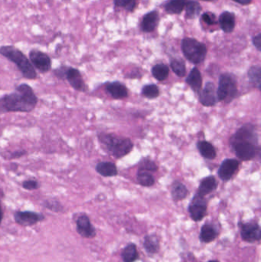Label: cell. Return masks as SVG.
I'll use <instances>...</instances> for the list:
<instances>
[{
  "label": "cell",
  "instance_id": "1",
  "mask_svg": "<svg viewBox=\"0 0 261 262\" xmlns=\"http://www.w3.org/2000/svg\"><path fill=\"white\" fill-rule=\"evenodd\" d=\"M38 97L27 84L17 86L14 92L0 98V113H29L36 108Z\"/></svg>",
  "mask_w": 261,
  "mask_h": 262
},
{
  "label": "cell",
  "instance_id": "2",
  "mask_svg": "<svg viewBox=\"0 0 261 262\" xmlns=\"http://www.w3.org/2000/svg\"><path fill=\"white\" fill-rule=\"evenodd\" d=\"M0 55L14 63L16 67L20 70L25 78L29 80H35L37 78V72L34 68L30 60L19 50L18 48L10 45H6L0 48Z\"/></svg>",
  "mask_w": 261,
  "mask_h": 262
},
{
  "label": "cell",
  "instance_id": "3",
  "mask_svg": "<svg viewBox=\"0 0 261 262\" xmlns=\"http://www.w3.org/2000/svg\"><path fill=\"white\" fill-rule=\"evenodd\" d=\"M98 140L108 153L117 159L124 157L133 150V143L129 138L117 137L114 134L101 133Z\"/></svg>",
  "mask_w": 261,
  "mask_h": 262
},
{
  "label": "cell",
  "instance_id": "4",
  "mask_svg": "<svg viewBox=\"0 0 261 262\" xmlns=\"http://www.w3.org/2000/svg\"><path fill=\"white\" fill-rule=\"evenodd\" d=\"M237 81L235 75L231 73L221 74L216 90L218 102L230 103L237 97Z\"/></svg>",
  "mask_w": 261,
  "mask_h": 262
},
{
  "label": "cell",
  "instance_id": "5",
  "mask_svg": "<svg viewBox=\"0 0 261 262\" xmlns=\"http://www.w3.org/2000/svg\"><path fill=\"white\" fill-rule=\"evenodd\" d=\"M55 77L60 80H66L73 89L79 92H86V85L81 73L72 67L61 66L54 70Z\"/></svg>",
  "mask_w": 261,
  "mask_h": 262
},
{
  "label": "cell",
  "instance_id": "6",
  "mask_svg": "<svg viewBox=\"0 0 261 262\" xmlns=\"http://www.w3.org/2000/svg\"><path fill=\"white\" fill-rule=\"evenodd\" d=\"M182 50L185 57L195 64H200L206 57V47L196 39L189 38L183 39L182 42Z\"/></svg>",
  "mask_w": 261,
  "mask_h": 262
},
{
  "label": "cell",
  "instance_id": "7",
  "mask_svg": "<svg viewBox=\"0 0 261 262\" xmlns=\"http://www.w3.org/2000/svg\"><path fill=\"white\" fill-rule=\"evenodd\" d=\"M230 146L237 158L242 161L251 160L258 151V143L250 141H230Z\"/></svg>",
  "mask_w": 261,
  "mask_h": 262
},
{
  "label": "cell",
  "instance_id": "8",
  "mask_svg": "<svg viewBox=\"0 0 261 262\" xmlns=\"http://www.w3.org/2000/svg\"><path fill=\"white\" fill-rule=\"evenodd\" d=\"M241 239L247 243L258 242L261 239V228L256 220L240 222L238 223Z\"/></svg>",
  "mask_w": 261,
  "mask_h": 262
},
{
  "label": "cell",
  "instance_id": "9",
  "mask_svg": "<svg viewBox=\"0 0 261 262\" xmlns=\"http://www.w3.org/2000/svg\"><path fill=\"white\" fill-rule=\"evenodd\" d=\"M188 211L192 220L196 222H201L208 213V201L205 197L196 193L189 203Z\"/></svg>",
  "mask_w": 261,
  "mask_h": 262
},
{
  "label": "cell",
  "instance_id": "10",
  "mask_svg": "<svg viewBox=\"0 0 261 262\" xmlns=\"http://www.w3.org/2000/svg\"><path fill=\"white\" fill-rule=\"evenodd\" d=\"M14 219L18 225L29 227L42 222L45 216L39 212L32 211H17L14 213Z\"/></svg>",
  "mask_w": 261,
  "mask_h": 262
},
{
  "label": "cell",
  "instance_id": "11",
  "mask_svg": "<svg viewBox=\"0 0 261 262\" xmlns=\"http://www.w3.org/2000/svg\"><path fill=\"white\" fill-rule=\"evenodd\" d=\"M29 60L34 68L40 72L47 73L51 70V60L47 54L39 50H32L29 52Z\"/></svg>",
  "mask_w": 261,
  "mask_h": 262
},
{
  "label": "cell",
  "instance_id": "12",
  "mask_svg": "<svg viewBox=\"0 0 261 262\" xmlns=\"http://www.w3.org/2000/svg\"><path fill=\"white\" fill-rule=\"evenodd\" d=\"M76 229L77 233L85 238H94L96 236V228L92 225L86 215H80L76 220Z\"/></svg>",
  "mask_w": 261,
  "mask_h": 262
},
{
  "label": "cell",
  "instance_id": "13",
  "mask_svg": "<svg viewBox=\"0 0 261 262\" xmlns=\"http://www.w3.org/2000/svg\"><path fill=\"white\" fill-rule=\"evenodd\" d=\"M239 167H240V162L237 159H224L218 169V177L224 182L229 181L234 177V174L237 172Z\"/></svg>",
  "mask_w": 261,
  "mask_h": 262
},
{
  "label": "cell",
  "instance_id": "14",
  "mask_svg": "<svg viewBox=\"0 0 261 262\" xmlns=\"http://www.w3.org/2000/svg\"><path fill=\"white\" fill-rule=\"evenodd\" d=\"M199 102L205 107H213L218 102L216 89L214 83L208 81L199 94Z\"/></svg>",
  "mask_w": 261,
  "mask_h": 262
},
{
  "label": "cell",
  "instance_id": "15",
  "mask_svg": "<svg viewBox=\"0 0 261 262\" xmlns=\"http://www.w3.org/2000/svg\"><path fill=\"white\" fill-rule=\"evenodd\" d=\"M219 235V229L215 224L212 222H205L201 227L199 233V241L203 244H209L215 241Z\"/></svg>",
  "mask_w": 261,
  "mask_h": 262
},
{
  "label": "cell",
  "instance_id": "16",
  "mask_svg": "<svg viewBox=\"0 0 261 262\" xmlns=\"http://www.w3.org/2000/svg\"><path fill=\"white\" fill-rule=\"evenodd\" d=\"M105 89L108 94L116 100L124 99L128 97V90L124 84L119 81L107 83Z\"/></svg>",
  "mask_w": 261,
  "mask_h": 262
},
{
  "label": "cell",
  "instance_id": "17",
  "mask_svg": "<svg viewBox=\"0 0 261 262\" xmlns=\"http://www.w3.org/2000/svg\"><path fill=\"white\" fill-rule=\"evenodd\" d=\"M217 187H218V183H217L216 179L214 176H209V177H205L201 181L196 193L199 196L205 197L215 191Z\"/></svg>",
  "mask_w": 261,
  "mask_h": 262
},
{
  "label": "cell",
  "instance_id": "18",
  "mask_svg": "<svg viewBox=\"0 0 261 262\" xmlns=\"http://www.w3.org/2000/svg\"><path fill=\"white\" fill-rule=\"evenodd\" d=\"M143 245L145 251L150 255L157 254L160 250L159 237L155 234L146 235L143 239Z\"/></svg>",
  "mask_w": 261,
  "mask_h": 262
},
{
  "label": "cell",
  "instance_id": "19",
  "mask_svg": "<svg viewBox=\"0 0 261 262\" xmlns=\"http://www.w3.org/2000/svg\"><path fill=\"white\" fill-rule=\"evenodd\" d=\"M186 83L190 86L195 93L199 95L202 90V77L200 71L197 68H193L186 78Z\"/></svg>",
  "mask_w": 261,
  "mask_h": 262
},
{
  "label": "cell",
  "instance_id": "20",
  "mask_svg": "<svg viewBox=\"0 0 261 262\" xmlns=\"http://www.w3.org/2000/svg\"><path fill=\"white\" fill-rule=\"evenodd\" d=\"M189 190L186 185L178 180H175L171 184V196L173 201L175 203L184 200L189 196Z\"/></svg>",
  "mask_w": 261,
  "mask_h": 262
},
{
  "label": "cell",
  "instance_id": "21",
  "mask_svg": "<svg viewBox=\"0 0 261 262\" xmlns=\"http://www.w3.org/2000/svg\"><path fill=\"white\" fill-rule=\"evenodd\" d=\"M95 169L98 174L104 177H116L118 174L117 166L114 162H108V161L98 162Z\"/></svg>",
  "mask_w": 261,
  "mask_h": 262
},
{
  "label": "cell",
  "instance_id": "22",
  "mask_svg": "<svg viewBox=\"0 0 261 262\" xmlns=\"http://www.w3.org/2000/svg\"><path fill=\"white\" fill-rule=\"evenodd\" d=\"M197 148L202 157L206 159H215L217 156V152L215 146L206 140H201L197 143Z\"/></svg>",
  "mask_w": 261,
  "mask_h": 262
},
{
  "label": "cell",
  "instance_id": "23",
  "mask_svg": "<svg viewBox=\"0 0 261 262\" xmlns=\"http://www.w3.org/2000/svg\"><path fill=\"white\" fill-rule=\"evenodd\" d=\"M120 256L124 262H135L140 258V254L138 252L136 245L132 242L129 243L124 247Z\"/></svg>",
  "mask_w": 261,
  "mask_h": 262
},
{
  "label": "cell",
  "instance_id": "24",
  "mask_svg": "<svg viewBox=\"0 0 261 262\" xmlns=\"http://www.w3.org/2000/svg\"><path fill=\"white\" fill-rule=\"evenodd\" d=\"M220 26L224 32H231L235 26V17L233 13L224 12L220 16Z\"/></svg>",
  "mask_w": 261,
  "mask_h": 262
},
{
  "label": "cell",
  "instance_id": "25",
  "mask_svg": "<svg viewBox=\"0 0 261 262\" xmlns=\"http://www.w3.org/2000/svg\"><path fill=\"white\" fill-rule=\"evenodd\" d=\"M159 21V16L156 12H151L143 17L142 29L144 32H150L155 29Z\"/></svg>",
  "mask_w": 261,
  "mask_h": 262
},
{
  "label": "cell",
  "instance_id": "26",
  "mask_svg": "<svg viewBox=\"0 0 261 262\" xmlns=\"http://www.w3.org/2000/svg\"><path fill=\"white\" fill-rule=\"evenodd\" d=\"M136 180L142 187H150L155 184V178L152 174L143 169H138Z\"/></svg>",
  "mask_w": 261,
  "mask_h": 262
},
{
  "label": "cell",
  "instance_id": "27",
  "mask_svg": "<svg viewBox=\"0 0 261 262\" xmlns=\"http://www.w3.org/2000/svg\"><path fill=\"white\" fill-rule=\"evenodd\" d=\"M247 76L250 79V82L255 88L260 90L261 88V68L259 65H253L249 68L247 71Z\"/></svg>",
  "mask_w": 261,
  "mask_h": 262
},
{
  "label": "cell",
  "instance_id": "28",
  "mask_svg": "<svg viewBox=\"0 0 261 262\" xmlns=\"http://www.w3.org/2000/svg\"><path fill=\"white\" fill-rule=\"evenodd\" d=\"M152 74L156 80L163 81L169 74V68L165 64H155L152 68Z\"/></svg>",
  "mask_w": 261,
  "mask_h": 262
},
{
  "label": "cell",
  "instance_id": "29",
  "mask_svg": "<svg viewBox=\"0 0 261 262\" xmlns=\"http://www.w3.org/2000/svg\"><path fill=\"white\" fill-rule=\"evenodd\" d=\"M186 0H170L165 6V10L170 14H179L186 7Z\"/></svg>",
  "mask_w": 261,
  "mask_h": 262
},
{
  "label": "cell",
  "instance_id": "30",
  "mask_svg": "<svg viewBox=\"0 0 261 262\" xmlns=\"http://www.w3.org/2000/svg\"><path fill=\"white\" fill-rule=\"evenodd\" d=\"M159 89L155 84H146L142 89V95L148 99H155L159 96Z\"/></svg>",
  "mask_w": 261,
  "mask_h": 262
},
{
  "label": "cell",
  "instance_id": "31",
  "mask_svg": "<svg viewBox=\"0 0 261 262\" xmlns=\"http://www.w3.org/2000/svg\"><path fill=\"white\" fill-rule=\"evenodd\" d=\"M186 17L188 19L196 18V16H199L202 8L197 2L195 1H189L186 4Z\"/></svg>",
  "mask_w": 261,
  "mask_h": 262
},
{
  "label": "cell",
  "instance_id": "32",
  "mask_svg": "<svg viewBox=\"0 0 261 262\" xmlns=\"http://www.w3.org/2000/svg\"><path fill=\"white\" fill-rule=\"evenodd\" d=\"M171 70L178 77H183L186 74V68L185 62L182 60L174 59L170 63Z\"/></svg>",
  "mask_w": 261,
  "mask_h": 262
},
{
  "label": "cell",
  "instance_id": "33",
  "mask_svg": "<svg viewBox=\"0 0 261 262\" xmlns=\"http://www.w3.org/2000/svg\"><path fill=\"white\" fill-rule=\"evenodd\" d=\"M139 169L152 173L158 170V166L152 159H149V158H143L139 162Z\"/></svg>",
  "mask_w": 261,
  "mask_h": 262
},
{
  "label": "cell",
  "instance_id": "34",
  "mask_svg": "<svg viewBox=\"0 0 261 262\" xmlns=\"http://www.w3.org/2000/svg\"><path fill=\"white\" fill-rule=\"evenodd\" d=\"M43 206L47 209H49V210L55 212H61L64 209V207H63L61 203L55 199H48V200H45L44 202Z\"/></svg>",
  "mask_w": 261,
  "mask_h": 262
},
{
  "label": "cell",
  "instance_id": "35",
  "mask_svg": "<svg viewBox=\"0 0 261 262\" xmlns=\"http://www.w3.org/2000/svg\"><path fill=\"white\" fill-rule=\"evenodd\" d=\"M22 187L25 190L32 191V190H36L39 188V183L35 179H29V180H25L22 184Z\"/></svg>",
  "mask_w": 261,
  "mask_h": 262
},
{
  "label": "cell",
  "instance_id": "36",
  "mask_svg": "<svg viewBox=\"0 0 261 262\" xmlns=\"http://www.w3.org/2000/svg\"><path fill=\"white\" fill-rule=\"evenodd\" d=\"M116 6L124 7L128 11H132L136 6V0H115Z\"/></svg>",
  "mask_w": 261,
  "mask_h": 262
},
{
  "label": "cell",
  "instance_id": "37",
  "mask_svg": "<svg viewBox=\"0 0 261 262\" xmlns=\"http://www.w3.org/2000/svg\"><path fill=\"white\" fill-rule=\"evenodd\" d=\"M26 153H27V152H26V150H16V151L13 152V153H11L10 155H9L8 159H19V158L23 157V156H24L26 154Z\"/></svg>",
  "mask_w": 261,
  "mask_h": 262
},
{
  "label": "cell",
  "instance_id": "38",
  "mask_svg": "<svg viewBox=\"0 0 261 262\" xmlns=\"http://www.w3.org/2000/svg\"><path fill=\"white\" fill-rule=\"evenodd\" d=\"M253 44L255 47H256V49L258 51H260L261 49V35L258 34L257 36H254L253 38Z\"/></svg>",
  "mask_w": 261,
  "mask_h": 262
},
{
  "label": "cell",
  "instance_id": "39",
  "mask_svg": "<svg viewBox=\"0 0 261 262\" xmlns=\"http://www.w3.org/2000/svg\"><path fill=\"white\" fill-rule=\"evenodd\" d=\"M212 15L210 16V15L208 14V13H205V14L202 16V19H203L204 22L208 23V24H215V20H214V18H212Z\"/></svg>",
  "mask_w": 261,
  "mask_h": 262
},
{
  "label": "cell",
  "instance_id": "40",
  "mask_svg": "<svg viewBox=\"0 0 261 262\" xmlns=\"http://www.w3.org/2000/svg\"><path fill=\"white\" fill-rule=\"evenodd\" d=\"M233 1L237 3V4H241V5H247L251 2V0H233Z\"/></svg>",
  "mask_w": 261,
  "mask_h": 262
},
{
  "label": "cell",
  "instance_id": "41",
  "mask_svg": "<svg viewBox=\"0 0 261 262\" xmlns=\"http://www.w3.org/2000/svg\"><path fill=\"white\" fill-rule=\"evenodd\" d=\"M3 219H4V211H3L2 206L0 205V225L2 223Z\"/></svg>",
  "mask_w": 261,
  "mask_h": 262
},
{
  "label": "cell",
  "instance_id": "42",
  "mask_svg": "<svg viewBox=\"0 0 261 262\" xmlns=\"http://www.w3.org/2000/svg\"><path fill=\"white\" fill-rule=\"evenodd\" d=\"M207 262H220L218 260H210Z\"/></svg>",
  "mask_w": 261,
  "mask_h": 262
},
{
  "label": "cell",
  "instance_id": "43",
  "mask_svg": "<svg viewBox=\"0 0 261 262\" xmlns=\"http://www.w3.org/2000/svg\"><path fill=\"white\" fill-rule=\"evenodd\" d=\"M203 1H215V0H203Z\"/></svg>",
  "mask_w": 261,
  "mask_h": 262
}]
</instances>
